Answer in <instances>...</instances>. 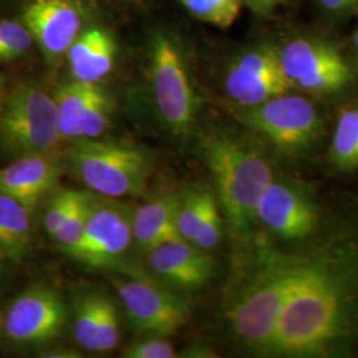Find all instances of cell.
Listing matches in <instances>:
<instances>
[{
  "label": "cell",
  "mask_w": 358,
  "mask_h": 358,
  "mask_svg": "<svg viewBox=\"0 0 358 358\" xmlns=\"http://www.w3.org/2000/svg\"><path fill=\"white\" fill-rule=\"evenodd\" d=\"M31 214L26 206L0 194V252L11 262L26 257L32 241Z\"/></svg>",
  "instance_id": "cell-20"
},
{
  "label": "cell",
  "mask_w": 358,
  "mask_h": 358,
  "mask_svg": "<svg viewBox=\"0 0 358 358\" xmlns=\"http://www.w3.org/2000/svg\"><path fill=\"white\" fill-rule=\"evenodd\" d=\"M256 220L288 241L304 239L317 224V211L304 192L282 180H271L256 207Z\"/></svg>",
  "instance_id": "cell-15"
},
{
  "label": "cell",
  "mask_w": 358,
  "mask_h": 358,
  "mask_svg": "<svg viewBox=\"0 0 358 358\" xmlns=\"http://www.w3.org/2000/svg\"><path fill=\"white\" fill-rule=\"evenodd\" d=\"M202 152L231 230L248 234L255 224L259 199L272 180L268 161L250 143L227 133L207 136Z\"/></svg>",
  "instance_id": "cell-2"
},
{
  "label": "cell",
  "mask_w": 358,
  "mask_h": 358,
  "mask_svg": "<svg viewBox=\"0 0 358 358\" xmlns=\"http://www.w3.org/2000/svg\"><path fill=\"white\" fill-rule=\"evenodd\" d=\"M245 121L279 149L301 152L319 140L321 120L307 99L284 93L248 108Z\"/></svg>",
  "instance_id": "cell-9"
},
{
  "label": "cell",
  "mask_w": 358,
  "mask_h": 358,
  "mask_svg": "<svg viewBox=\"0 0 358 358\" xmlns=\"http://www.w3.org/2000/svg\"><path fill=\"white\" fill-rule=\"evenodd\" d=\"M343 312L341 291L331 272L316 263H294L268 353L307 356L322 352L340 331Z\"/></svg>",
  "instance_id": "cell-1"
},
{
  "label": "cell",
  "mask_w": 358,
  "mask_h": 358,
  "mask_svg": "<svg viewBox=\"0 0 358 358\" xmlns=\"http://www.w3.org/2000/svg\"><path fill=\"white\" fill-rule=\"evenodd\" d=\"M7 87H6V81H4V78L3 76L0 75V106H1V103H3V100H4V97H6V93H7Z\"/></svg>",
  "instance_id": "cell-33"
},
{
  "label": "cell",
  "mask_w": 358,
  "mask_h": 358,
  "mask_svg": "<svg viewBox=\"0 0 358 358\" xmlns=\"http://www.w3.org/2000/svg\"><path fill=\"white\" fill-rule=\"evenodd\" d=\"M68 159L87 187L113 199L140 195L152 171L150 158L140 148L100 137L72 141Z\"/></svg>",
  "instance_id": "cell-3"
},
{
  "label": "cell",
  "mask_w": 358,
  "mask_h": 358,
  "mask_svg": "<svg viewBox=\"0 0 358 358\" xmlns=\"http://www.w3.org/2000/svg\"><path fill=\"white\" fill-rule=\"evenodd\" d=\"M66 320L62 296L48 285L26 288L3 317V332L17 345H38L57 337Z\"/></svg>",
  "instance_id": "cell-13"
},
{
  "label": "cell",
  "mask_w": 358,
  "mask_h": 358,
  "mask_svg": "<svg viewBox=\"0 0 358 358\" xmlns=\"http://www.w3.org/2000/svg\"><path fill=\"white\" fill-rule=\"evenodd\" d=\"M113 284L130 324L140 332L169 337L189 320L186 301L164 282L142 276H115Z\"/></svg>",
  "instance_id": "cell-8"
},
{
  "label": "cell",
  "mask_w": 358,
  "mask_h": 358,
  "mask_svg": "<svg viewBox=\"0 0 358 358\" xmlns=\"http://www.w3.org/2000/svg\"><path fill=\"white\" fill-rule=\"evenodd\" d=\"M322 8L334 15L349 13L358 7V0H319Z\"/></svg>",
  "instance_id": "cell-30"
},
{
  "label": "cell",
  "mask_w": 358,
  "mask_h": 358,
  "mask_svg": "<svg viewBox=\"0 0 358 358\" xmlns=\"http://www.w3.org/2000/svg\"><path fill=\"white\" fill-rule=\"evenodd\" d=\"M294 263H269L247 282L231 303V329L244 345L268 353L269 345L291 288Z\"/></svg>",
  "instance_id": "cell-6"
},
{
  "label": "cell",
  "mask_w": 358,
  "mask_h": 358,
  "mask_svg": "<svg viewBox=\"0 0 358 358\" xmlns=\"http://www.w3.org/2000/svg\"><path fill=\"white\" fill-rule=\"evenodd\" d=\"M63 173V164L53 153L29 154L0 169V194L11 196L34 211L51 192Z\"/></svg>",
  "instance_id": "cell-17"
},
{
  "label": "cell",
  "mask_w": 358,
  "mask_h": 358,
  "mask_svg": "<svg viewBox=\"0 0 358 358\" xmlns=\"http://www.w3.org/2000/svg\"><path fill=\"white\" fill-rule=\"evenodd\" d=\"M217 203L213 192L205 187L192 186L179 192L177 227L179 236L192 243L207 211Z\"/></svg>",
  "instance_id": "cell-21"
},
{
  "label": "cell",
  "mask_w": 358,
  "mask_h": 358,
  "mask_svg": "<svg viewBox=\"0 0 358 358\" xmlns=\"http://www.w3.org/2000/svg\"><path fill=\"white\" fill-rule=\"evenodd\" d=\"M90 201L92 195L90 192H81L75 206L52 236V239H55L56 243L60 245V248L71 257L75 254L78 244L83 239L90 214Z\"/></svg>",
  "instance_id": "cell-24"
},
{
  "label": "cell",
  "mask_w": 358,
  "mask_h": 358,
  "mask_svg": "<svg viewBox=\"0 0 358 358\" xmlns=\"http://www.w3.org/2000/svg\"><path fill=\"white\" fill-rule=\"evenodd\" d=\"M117 52V40L109 28L88 24L65 55L72 80L100 84L113 71Z\"/></svg>",
  "instance_id": "cell-18"
},
{
  "label": "cell",
  "mask_w": 358,
  "mask_h": 358,
  "mask_svg": "<svg viewBox=\"0 0 358 358\" xmlns=\"http://www.w3.org/2000/svg\"><path fill=\"white\" fill-rule=\"evenodd\" d=\"M6 260H7V257L0 252V273L6 268Z\"/></svg>",
  "instance_id": "cell-34"
},
{
  "label": "cell",
  "mask_w": 358,
  "mask_h": 358,
  "mask_svg": "<svg viewBox=\"0 0 358 358\" xmlns=\"http://www.w3.org/2000/svg\"><path fill=\"white\" fill-rule=\"evenodd\" d=\"M3 317H4V315L0 310V332H3Z\"/></svg>",
  "instance_id": "cell-35"
},
{
  "label": "cell",
  "mask_w": 358,
  "mask_h": 358,
  "mask_svg": "<svg viewBox=\"0 0 358 358\" xmlns=\"http://www.w3.org/2000/svg\"><path fill=\"white\" fill-rule=\"evenodd\" d=\"M47 357L50 358H76L80 357V355L76 350H71V349H59L56 352H51L50 355H47Z\"/></svg>",
  "instance_id": "cell-32"
},
{
  "label": "cell",
  "mask_w": 358,
  "mask_h": 358,
  "mask_svg": "<svg viewBox=\"0 0 358 358\" xmlns=\"http://www.w3.org/2000/svg\"><path fill=\"white\" fill-rule=\"evenodd\" d=\"M355 44H356V47L358 48V29L357 32H356V35H355Z\"/></svg>",
  "instance_id": "cell-36"
},
{
  "label": "cell",
  "mask_w": 358,
  "mask_h": 358,
  "mask_svg": "<svg viewBox=\"0 0 358 358\" xmlns=\"http://www.w3.org/2000/svg\"><path fill=\"white\" fill-rule=\"evenodd\" d=\"M63 142L56 103L36 84L20 83L7 90L0 106V150L19 158L53 153Z\"/></svg>",
  "instance_id": "cell-4"
},
{
  "label": "cell",
  "mask_w": 358,
  "mask_h": 358,
  "mask_svg": "<svg viewBox=\"0 0 358 358\" xmlns=\"http://www.w3.org/2000/svg\"><path fill=\"white\" fill-rule=\"evenodd\" d=\"M279 56L292 87L312 93H334L352 81L343 55L325 40L294 38L279 50Z\"/></svg>",
  "instance_id": "cell-10"
},
{
  "label": "cell",
  "mask_w": 358,
  "mask_h": 358,
  "mask_svg": "<svg viewBox=\"0 0 358 358\" xmlns=\"http://www.w3.org/2000/svg\"><path fill=\"white\" fill-rule=\"evenodd\" d=\"M288 1L289 0H243L244 4H247L257 15L273 13L276 8L287 4Z\"/></svg>",
  "instance_id": "cell-31"
},
{
  "label": "cell",
  "mask_w": 358,
  "mask_h": 358,
  "mask_svg": "<svg viewBox=\"0 0 358 358\" xmlns=\"http://www.w3.org/2000/svg\"><path fill=\"white\" fill-rule=\"evenodd\" d=\"M148 254L149 267L161 282L182 291L199 289L210 282L217 264L206 250L182 238L159 244Z\"/></svg>",
  "instance_id": "cell-16"
},
{
  "label": "cell",
  "mask_w": 358,
  "mask_h": 358,
  "mask_svg": "<svg viewBox=\"0 0 358 358\" xmlns=\"http://www.w3.org/2000/svg\"><path fill=\"white\" fill-rule=\"evenodd\" d=\"M196 19L219 27L229 28L238 19L243 0H176Z\"/></svg>",
  "instance_id": "cell-23"
},
{
  "label": "cell",
  "mask_w": 358,
  "mask_h": 358,
  "mask_svg": "<svg viewBox=\"0 0 358 358\" xmlns=\"http://www.w3.org/2000/svg\"><path fill=\"white\" fill-rule=\"evenodd\" d=\"M133 241V211L113 198L92 195L83 239L72 259L92 269L112 268Z\"/></svg>",
  "instance_id": "cell-7"
},
{
  "label": "cell",
  "mask_w": 358,
  "mask_h": 358,
  "mask_svg": "<svg viewBox=\"0 0 358 358\" xmlns=\"http://www.w3.org/2000/svg\"><path fill=\"white\" fill-rule=\"evenodd\" d=\"M101 296H103L101 292L90 291V292L78 294L75 300V308H73L75 338L77 343L87 350H90V346L93 343Z\"/></svg>",
  "instance_id": "cell-25"
},
{
  "label": "cell",
  "mask_w": 358,
  "mask_h": 358,
  "mask_svg": "<svg viewBox=\"0 0 358 358\" xmlns=\"http://www.w3.org/2000/svg\"><path fill=\"white\" fill-rule=\"evenodd\" d=\"M149 80L159 118L176 134L187 133L196 115L189 65L176 32L159 28L149 38Z\"/></svg>",
  "instance_id": "cell-5"
},
{
  "label": "cell",
  "mask_w": 358,
  "mask_h": 358,
  "mask_svg": "<svg viewBox=\"0 0 358 358\" xmlns=\"http://www.w3.org/2000/svg\"><path fill=\"white\" fill-rule=\"evenodd\" d=\"M63 141L99 138L108 128L115 103L100 84L71 80L52 93Z\"/></svg>",
  "instance_id": "cell-14"
},
{
  "label": "cell",
  "mask_w": 358,
  "mask_h": 358,
  "mask_svg": "<svg viewBox=\"0 0 358 358\" xmlns=\"http://www.w3.org/2000/svg\"><path fill=\"white\" fill-rule=\"evenodd\" d=\"M224 88L232 101L248 109L288 93L292 84L284 73L279 51L269 45H256L231 62Z\"/></svg>",
  "instance_id": "cell-11"
},
{
  "label": "cell",
  "mask_w": 358,
  "mask_h": 358,
  "mask_svg": "<svg viewBox=\"0 0 358 358\" xmlns=\"http://www.w3.org/2000/svg\"><path fill=\"white\" fill-rule=\"evenodd\" d=\"M34 43L23 23L0 20V62H13L24 56Z\"/></svg>",
  "instance_id": "cell-27"
},
{
  "label": "cell",
  "mask_w": 358,
  "mask_h": 358,
  "mask_svg": "<svg viewBox=\"0 0 358 358\" xmlns=\"http://www.w3.org/2000/svg\"><path fill=\"white\" fill-rule=\"evenodd\" d=\"M179 192L165 190L152 196L133 213V241L143 251L178 239Z\"/></svg>",
  "instance_id": "cell-19"
},
{
  "label": "cell",
  "mask_w": 358,
  "mask_h": 358,
  "mask_svg": "<svg viewBox=\"0 0 358 358\" xmlns=\"http://www.w3.org/2000/svg\"><path fill=\"white\" fill-rule=\"evenodd\" d=\"M122 356L127 358H174L177 353L166 337L150 336L129 346Z\"/></svg>",
  "instance_id": "cell-29"
},
{
  "label": "cell",
  "mask_w": 358,
  "mask_h": 358,
  "mask_svg": "<svg viewBox=\"0 0 358 358\" xmlns=\"http://www.w3.org/2000/svg\"><path fill=\"white\" fill-rule=\"evenodd\" d=\"M81 192L78 190H59L52 195L51 201L45 208L43 223L44 230L48 234V236H53V234L59 229L62 222L64 220L68 213L72 210L77 199L80 198Z\"/></svg>",
  "instance_id": "cell-28"
},
{
  "label": "cell",
  "mask_w": 358,
  "mask_h": 358,
  "mask_svg": "<svg viewBox=\"0 0 358 358\" xmlns=\"http://www.w3.org/2000/svg\"><path fill=\"white\" fill-rule=\"evenodd\" d=\"M22 23L45 62L56 64L88 26V8L83 0H28L22 11Z\"/></svg>",
  "instance_id": "cell-12"
},
{
  "label": "cell",
  "mask_w": 358,
  "mask_h": 358,
  "mask_svg": "<svg viewBox=\"0 0 358 358\" xmlns=\"http://www.w3.org/2000/svg\"><path fill=\"white\" fill-rule=\"evenodd\" d=\"M332 157L338 166H358V108L340 115L333 136Z\"/></svg>",
  "instance_id": "cell-22"
},
{
  "label": "cell",
  "mask_w": 358,
  "mask_h": 358,
  "mask_svg": "<svg viewBox=\"0 0 358 358\" xmlns=\"http://www.w3.org/2000/svg\"><path fill=\"white\" fill-rule=\"evenodd\" d=\"M120 341V317L115 303L108 294H103L97 327L90 352L103 353L113 350Z\"/></svg>",
  "instance_id": "cell-26"
}]
</instances>
